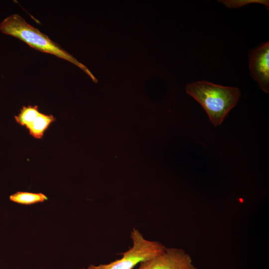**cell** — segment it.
Segmentation results:
<instances>
[{
  "label": "cell",
  "mask_w": 269,
  "mask_h": 269,
  "mask_svg": "<svg viewBox=\"0 0 269 269\" xmlns=\"http://www.w3.org/2000/svg\"><path fill=\"white\" fill-rule=\"evenodd\" d=\"M0 30L3 33L19 39L38 51L53 55L75 64L95 80L85 66L51 40L47 35L28 23L20 15L14 14L5 18L0 23Z\"/></svg>",
  "instance_id": "cell-2"
},
{
  "label": "cell",
  "mask_w": 269,
  "mask_h": 269,
  "mask_svg": "<svg viewBox=\"0 0 269 269\" xmlns=\"http://www.w3.org/2000/svg\"><path fill=\"white\" fill-rule=\"evenodd\" d=\"M55 121V118L52 115H45L40 112L26 129L33 137L41 138L45 130Z\"/></svg>",
  "instance_id": "cell-6"
},
{
  "label": "cell",
  "mask_w": 269,
  "mask_h": 269,
  "mask_svg": "<svg viewBox=\"0 0 269 269\" xmlns=\"http://www.w3.org/2000/svg\"><path fill=\"white\" fill-rule=\"evenodd\" d=\"M138 269H197L192 264L190 256L184 250L174 248L151 259L140 263Z\"/></svg>",
  "instance_id": "cell-4"
},
{
  "label": "cell",
  "mask_w": 269,
  "mask_h": 269,
  "mask_svg": "<svg viewBox=\"0 0 269 269\" xmlns=\"http://www.w3.org/2000/svg\"><path fill=\"white\" fill-rule=\"evenodd\" d=\"M249 69L252 78L262 90L269 92V42L262 43L249 53Z\"/></svg>",
  "instance_id": "cell-5"
},
{
  "label": "cell",
  "mask_w": 269,
  "mask_h": 269,
  "mask_svg": "<svg viewBox=\"0 0 269 269\" xmlns=\"http://www.w3.org/2000/svg\"><path fill=\"white\" fill-rule=\"evenodd\" d=\"M10 201L24 205H30L47 200L48 198L41 193L17 192L9 196Z\"/></svg>",
  "instance_id": "cell-7"
},
{
  "label": "cell",
  "mask_w": 269,
  "mask_h": 269,
  "mask_svg": "<svg viewBox=\"0 0 269 269\" xmlns=\"http://www.w3.org/2000/svg\"><path fill=\"white\" fill-rule=\"evenodd\" d=\"M40 113L37 106H23L19 114L15 116L16 122L22 126L27 128Z\"/></svg>",
  "instance_id": "cell-8"
},
{
  "label": "cell",
  "mask_w": 269,
  "mask_h": 269,
  "mask_svg": "<svg viewBox=\"0 0 269 269\" xmlns=\"http://www.w3.org/2000/svg\"><path fill=\"white\" fill-rule=\"evenodd\" d=\"M131 234L133 246L121 254V259L98 266L91 265L87 269H133L137 264L148 261L163 253L166 248L158 242L145 239L135 228L133 229Z\"/></svg>",
  "instance_id": "cell-3"
},
{
  "label": "cell",
  "mask_w": 269,
  "mask_h": 269,
  "mask_svg": "<svg viewBox=\"0 0 269 269\" xmlns=\"http://www.w3.org/2000/svg\"><path fill=\"white\" fill-rule=\"evenodd\" d=\"M220 2L229 8H238L252 3H261L269 7V2L267 0H222Z\"/></svg>",
  "instance_id": "cell-9"
},
{
  "label": "cell",
  "mask_w": 269,
  "mask_h": 269,
  "mask_svg": "<svg viewBox=\"0 0 269 269\" xmlns=\"http://www.w3.org/2000/svg\"><path fill=\"white\" fill-rule=\"evenodd\" d=\"M186 91L202 106L214 127L222 123L229 112L236 106L241 96L238 88L206 81L188 84Z\"/></svg>",
  "instance_id": "cell-1"
}]
</instances>
